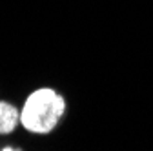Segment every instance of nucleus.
<instances>
[{"label":"nucleus","mask_w":153,"mask_h":151,"mask_svg":"<svg viewBox=\"0 0 153 151\" xmlns=\"http://www.w3.org/2000/svg\"><path fill=\"white\" fill-rule=\"evenodd\" d=\"M68 109L64 95L51 86L33 89L20 106V127L27 133L44 137L59 127Z\"/></svg>","instance_id":"obj_1"},{"label":"nucleus","mask_w":153,"mask_h":151,"mask_svg":"<svg viewBox=\"0 0 153 151\" xmlns=\"http://www.w3.org/2000/svg\"><path fill=\"white\" fill-rule=\"evenodd\" d=\"M20 127V107L0 98V135L7 137Z\"/></svg>","instance_id":"obj_2"}]
</instances>
